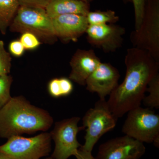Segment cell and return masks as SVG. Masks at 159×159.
Returning <instances> with one entry per match:
<instances>
[{
	"instance_id": "6da1fadb",
	"label": "cell",
	"mask_w": 159,
	"mask_h": 159,
	"mask_svg": "<svg viewBox=\"0 0 159 159\" xmlns=\"http://www.w3.org/2000/svg\"><path fill=\"white\" fill-rule=\"evenodd\" d=\"M125 63L124 80L112 92L107 101L118 119L141 106L149 81L159 70V62L148 52L134 47L127 50Z\"/></svg>"
},
{
	"instance_id": "7a4b0ae2",
	"label": "cell",
	"mask_w": 159,
	"mask_h": 159,
	"mask_svg": "<svg viewBox=\"0 0 159 159\" xmlns=\"http://www.w3.org/2000/svg\"><path fill=\"white\" fill-rule=\"evenodd\" d=\"M54 123L48 111L32 105L22 96L11 97L0 109V138L47 132Z\"/></svg>"
},
{
	"instance_id": "3957f363",
	"label": "cell",
	"mask_w": 159,
	"mask_h": 159,
	"mask_svg": "<svg viewBox=\"0 0 159 159\" xmlns=\"http://www.w3.org/2000/svg\"><path fill=\"white\" fill-rule=\"evenodd\" d=\"M9 28L11 32L31 33L41 43L53 44L57 40L52 19L44 8L20 6Z\"/></svg>"
},
{
	"instance_id": "277c9868",
	"label": "cell",
	"mask_w": 159,
	"mask_h": 159,
	"mask_svg": "<svg viewBox=\"0 0 159 159\" xmlns=\"http://www.w3.org/2000/svg\"><path fill=\"white\" fill-rule=\"evenodd\" d=\"M118 119L111 111L106 99H99L83 117V126L86 129L85 142L80 148L79 152L92 155L96 143L104 134L115 128Z\"/></svg>"
},
{
	"instance_id": "5b68a950",
	"label": "cell",
	"mask_w": 159,
	"mask_h": 159,
	"mask_svg": "<svg viewBox=\"0 0 159 159\" xmlns=\"http://www.w3.org/2000/svg\"><path fill=\"white\" fill-rule=\"evenodd\" d=\"M130 39L134 48L147 51L159 62V0H145L141 25Z\"/></svg>"
},
{
	"instance_id": "8992f818",
	"label": "cell",
	"mask_w": 159,
	"mask_h": 159,
	"mask_svg": "<svg viewBox=\"0 0 159 159\" xmlns=\"http://www.w3.org/2000/svg\"><path fill=\"white\" fill-rule=\"evenodd\" d=\"M122 132L142 143L159 146V116L152 109L141 106L127 113Z\"/></svg>"
},
{
	"instance_id": "52a82bcc",
	"label": "cell",
	"mask_w": 159,
	"mask_h": 159,
	"mask_svg": "<svg viewBox=\"0 0 159 159\" xmlns=\"http://www.w3.org/2000/svg\"><path fill=\"white\" fill-rule=\"evenodd\" d=\"M51 142L50 133L47 132L29 138L14 136L0 145V152L10 159H41L49 156Z\"/></svg>"
},
{
	"instance_id": "ba28073f",
	"label": "cell",
	"mask_w": 159,
	"mask_h": 159,
	"mask_svg": "<svg viewBox=\"0 0 159 159\" xmlns=\"http://www.w3.org/2000/svg\"><path fill=\"white\" fill-rule=\"evenodd\" d=\"M79 117H73L55 122L54 128L50 132L54 142V148L51 157L54 159H68L77 155L81 146L77 139V134L85 129L78 126Z\"/></svg>"
},
{
	"instance_id": "9c48e42d",
	"label": "cell",
	"mask_w": 159,
	"mask_h": 159,
	"mask_svg": "<svg viewBox=\"0 0 159 159\" xmlns=\"http://www.w3.org/2000/svg\"><path fill=\"white\" fill-rule=\"evenodd\" d=\"M145 150L144 143L125 135L100 145L94 159H139Z\"/></svg>"
},
{
	"instance_id": "30bf717a",
	"label": "cell",
	"mask_w": 159,
	"mask_h": 159,
	"mask_svg": "<svg viewBox=\"0 0 159 159\" xmlns=\"http://www.w3.org/2000/svg\"><path fill=\"white\" fill-rule=\"evenodd\" d=\"M125 32V28L112 24L89 25L85 33L90 44L109 53L122 47Z\"/></svg>"
},
{
	"instance_id": "8fae6325",
	"label": "cell",
	"mask_w": 159,
	"mask_h": 159,
	"mask_svg": "<svg viewBox=\"0 0 159 159\" xmlns=\"http://www.w3.org/2000/svg\"><path fill=\"white\" fill-rule=\"evenodd\" d=\"M120 75L116 68L110 63L101 62L86 81V89L105 99L118 86Z\"/></svg>"
},
{
	"instance_id": "7c38bea8",
	"label": "cell",
	"mask_w": 159,
	"mask_h": 159,
	"mask_svg": "<svg viewBox=\"0 0 159 159\" xmlns=\"http://www.w3.org/2000/svg\"><path fill=\"white\" fill-rule=\"evenodd\" d=\"M51 19L57 39L65 43L77 42L89 26L86 16L81 15H62Z\"/></svg>"
},
{
	"instance_id": "4fadbf2b",
	"label": "cell",
	"mask_w": 159,
	"mask_h": 159,
	"mask_svg": "<svg viewBox=\"0 0 159 159\" xmlns=\"http://www.w3.org/2000/svg\"><path fill=\"white\" fill-rule=\"evenodd\" d=\"M101 62L94 50L78 49L70 61L69 79L80 85L85 86L87 79Z\"/></svg>"
},
{
	"instance_id": "5bb4252c",
	"label": "cell",
	"mask_w": 159,
	"mask_h": 159,
	"mask_svg": "<svg viewBox=\"0 0 159 159\" xmlns=\"http://www.w3.org/2000/svg\"><path fill=\"white\" fill-rule=\"evenodd\" d=\"M45 9L51 19L66 14L86 16L90 11V5L89 3L78 0H51Z\"/></svg>"
},
{
	"instance_id": "9a60e30c",
	"label": "cell",
	"mask_w": 159,
	"mask_h": 159,
	"mask_svg": "<svg viewBox=\"0 0 159 159\" xmlns=\"http://www.w3.org/2000/svg\"><path fill=\"white\" fill-rule=\"evenodd\" d=\"M20 6L18 0H0V32L6 34Z\"/></svg>"
},
{
	"instance_id": "2e32d148",
	"label": "cell",
	"mask_w": 159,
	"mask_h": 159,
	"mask_svg": "<svg viewBox=\"0 0 159 159\" xmlns=\"http://www.w3.org/2000/svg\"><path fill=\"white\" fill-rule=\"evenodd\" d=\"M86 16L89 25L116 24L119 19L116 12L111 10L90 11Z\"/></svg>"
},
{
	"instance_id": "e0dca14e",
	"label": "cell",
	"mask_w": 159,
	"mask_h": 159,
	"mask_svg": "<svg viewBox=\"0 0 159 159\" xmlns=\"http://www.w3.org/2000/svg\"><path fill=\"white\" fill-rule=\"evenodd\" d=\"M148 95L144 97L142 102L148 108H159V73H157L148 83L146 92Z\"/></svg>"
},
{
	"instance_id": "ac0fdd59",
	"label": "cell",
	"mask_w": 159,
	"mask_h": 159,
	"mask_svg": "<svg viewBox=\"0 0 159 159\" xmlns=\"http://www.w3.org/2000/svg\"><path fill=\"white\" fill-rule=\"evenodd\" d=\"M12 81V77L9 74L0 76V109L11 98L10 89Z\"/></svg>"
},
{
	"instance_id": "d6986e66",
	"label": "cell",
	"mask_w": 159,
	"mask_h": 159,
	"mask_svg": "<svg viewBox=\"0 0 159 159\" xmlns=\"http://www.w3.org/2000/svg\"><path fill=\"white\" fill-rule=\"evenodd\" d=\"M11 67V55L5 48L3 41L0 40V76L9 74Z\"/></svg>"
},
{
	"instance_id": "ffe728a7",
	"label": "cell",
	"mask_w": 159,
	"mask_h": 159,
	"mask_svg": "<svg viewBox=\"0 0 159 159\" xmlns=\"http://www.w3.org/2000/svg\"><path fill=\"white\" fill-rule=\"evenodd\" d=\"M19 40L22 44L25 50H34L37 48L41 44L35 35L29 32L22 34Z\"/></svg>"
},
{
	"instance_id": "44dd1931",
	"label": "cell",
	"mask_w": 159,
	"mask_h": 159,
	"mask_svg": "<svg viewBox=\"0 0 159 159\" xmlns=\"http://www.w3.org/2000/svg\"><path fill=\"white\" fill-rule=\"evenodd\" d=\"M133 3L135 15V31H138L142 23L145 0H131Z\"/></svg>"
},
{
	"instance_id": "7402d4cb",
	"label": "cell",
	"mask_w": 159,
	"mask_h": 159,
	"mask_svg": "<svg viewBox=\"0 0 159 159\" xmlns=\"http://www.w3.org/2000/svg\"><path fill=\"white\" fill-rule=\"evenodd\" d=\"M48 90L49 95L53 98L62 97L59 78H54L50 80L48 84Z\"/></svg>"
},
{
	"instance_id": "603a6c76",
	"label": "cell",
	"mask_w": 159,
	"mask_h": 159,
	"mask_svg": "<svg viewBox=\"0 0 159 159\" xmlns=\"http://www.w3.org/2000/svg\"><path fill=\"white\" fill-rule=\"evenodd\" d=\"M59 79L61 87L62 97H67L70 95L74 90V85L72 81L67 77H60Z\"/></svg>"
},
{
	"instance_id": "cb8c5ba5",
	"label": "cell",
	"mask_w": 159,
	"mask_h": 159,
	"mask_svg": "<svg viewBox=\"0 0 159 159\" xmlns=\"http://www.w3.org/2000/svg\"><path fill=\"white\" fill-rule=\"evenodd\" d=\"M10 54L15 57H19L23 55L25 48L20 40H14L11 42L9 46Z\"/></svg>"
},
{
	"instance_id": "d4e9b609",
	"label": "cell",
	"mask_w": 159,
	"mask_h": 159,
	"mask_svg": "<svg viewBox=\"0 0 159 159\" xmlns=\"http://www.w3.org/2000/svg\"><path fill=\"white\" fill-rule=\"evenodd\" d=\"M51 0H18L20 6L45 9Z\"/></svg>"
},
{
	"instance_id": "484cf974",
	"label": "cell",
	"mask_w": 159,
	"mask_h": 159,
	"mask_svg": "<svg viewBox=\"0 0 159 159\" xmlns=\"http://www.w3.org/2000/svg\"><path fill=\"white\" fill-rule=\"evenodd\" d=\"M76 157L77 159H94L93 155H89L84 154L78 152Z\"/></svg>"
},
{
	"instance_id": "4316f807",
	"label": "cell",
	"mask_w": 159,
	"mask_h": 159,
	"mask_svg": "<svg viewBox=\"0 0 159 159\" xmlns=\"http://www.w3.org/2000/svg\"><path fill=\"white\" fill-rule=\"evenodd\" d=\"M0 159H10L9 157L2 152H0Z\"/></svg>"
},
{
	"instance_id": "83f0119b",
	"label": "cell",
	"mask_w": 159,
	"mask_h": 159,
	"mask_svg": "<svg viewBox=\"0 0 159 159\" xmlns=\"http://www.w3.org/2000/svg\"><path fill=\"white\" fill-rule=\"evenodd\" d=\"M78 1H82V2H85L89 3L92 2V1H93V0H78Z\"/></svg>"
},
{
	"instance_id": "f1b7e54d",
	"label": "cell",
	"mask_w": 159,
	"mask_h": 159,
	"mask_svg": "<svg viewBox=\"0 0 159 159\" xmlns=\"http://www.w3.org/2000/svg\"><path fill=\"white\" fill-rule=\"evenodd\" d=\"M44 159H54L53 158L51 157H46Z\"/></svg>"
},
{
	"instance_id": "f546056e",
	"label": "cell",
	"mask_w": 159,
	"mask_h": 159,
	"mask_svg": "<svg viewBox=\"0 0 159 159\" xmlns=\"http://www.w3.org/2000/svg\"><path fill=\"white\" fill-rule=\"evenodd\" d=\"M124 1L125 2H132L131 0H124Z\"/></svg>"
}]
</instances>
